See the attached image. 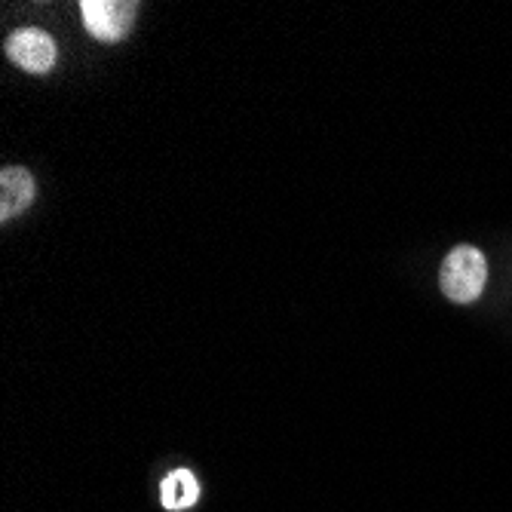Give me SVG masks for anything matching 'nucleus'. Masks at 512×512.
I'll return each instance as SVG.
<instances>
[{
  "instance_id": "1",
  "label": "nucleus",
  "mask_w": 512,
  "mask_h": 512,
  "mask_svg": "<svg viewBox=\"0 0 512 512\" xmlns=\"http://www.w3.org/2000/svg\"><path fill=\"white\" fill-rule=\"evenodd\" d=\"M488 283V261L476 246H457L442 264L439 286L448 301L454 304H473Z\"/></svg>"
},
{
  "instance_id": "2",
  "label": "nucleus",
  "mask_w": 512,
  "mask_h": 512,
  "mask_svg": "<svg viewBox=\"0 0 512 512\" xmlns=\"http://www.w3.org/2000/svg\"><path fill=\"white\" fill-rule=\"evenodd\" d=\"M135 10L138 4H132V0H83L80 4L86 31L105 43H117L126 37L135 22Z\"/></svg>"
},
{
  "instance_id": "5",
  "label": "nucleus",
  "mask_w": 512,
  "mask_h": 512,
  "mask_svg": "<svg viewBox=\"0 0 512 512\" xmlns=\"http://www.w3.org/2000/svg\"><path fill=\"white\" fill-rule=\"evenodd\" d=\"M160 497H163V506L172 509V512H181V509H188L197 503L200 497V485L194 479V473L188 470H175L163 479L160 485Z\"/></svg>"
},
{
  "instance_id": "4",
  "label": "nucleus",
  "mask_w": 512,
  "mask_h": 512,
  "mask_svg": "<svg viewBox=\"0 0 512 512\" xmlns=\"http://www.w3.org/2000/svg\"><path fill=\"white\" fill-rule=\"evenodd\" d=\"M34 200V178L22 166H7L0 172V218L10 221L22 215Z\"/></svg>"
},
{
  "instance_id": "3",
  "label": "nucleus",
  "mask_w": 512,
  "mask_h": 512,
  "mask_svg": "<svg viewBox=\"0 0 512 512\" xmlns=\"http://www.w3.org/2000/svg\"><path fill=\"white\" fill-rule=\"evenodd\" d=\"M7 59L28 74H46L56 65V40L46 31L22 28L7 40Z\"/></svg>"
}]
</instances>
